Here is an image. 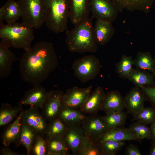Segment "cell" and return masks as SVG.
Instances as JSON below:
<instances>
[{"label":"cell","mask_w":155,"mask_h":155,"mask_svg":"<svg viewBox=\"0 0 155 155\" xmlns=\"http://www.w3.org/2000/svg\"><path fill=\"white\" fill-rule=\"evenodd\" d=\"M63 92L59 90H52L48 92L46 100L41 109L43 115L50 122L58 117L62 106Z\"/></svg>","instance_id":"obj_10"},{"label":"cell","mask_w":155,"mask_h":155,"mask_svg":"<svg viewBox=\"0 0 155 155\" xmlns=\"http://www.w3.org/2000/svg\"><path fill=\"white\" fill-rule=\"evenodd\" d=\"M154 68H155V54L154 58Z\"/></svg>","instance_id":"obj_44"},{"label":"cell","mask_w":155,"mask_h":155,"mask_svg":"<svg viewBox=\"0 0 155 155\" xmlns=\"http://www.w3.org/2000/svg\"><path fill=\"white\" fill-rule=\"evenodd\" d=\"M74 75L82 83L95 79L99 73L101 65L99 59L93 55L77 59L72 66Z\"/></svg>","instance_id":"obj_6"},{"label":"cell","mask_w":155,"mask_h":155,"mask_svg":"<svg viewBox=\"0 0 155 155\" xmlns=\"http://www.w3.org/2000/svg\"><path fill=\"white\" fill-rule=\"evenodd\" d=\"M82 126L86 135L97 140L108 129L102 117L97 114L90 115Z\"/></svg>","instance_id":"obj_13"},{"label":"cell","mask_w":155,"mask_h":155,"mask_svg":"<svg viewBox=\"0 0 155 155\" xmlns=\"http://www.w3.org/2000/svg\"><path fill=\"white\" fill-rule=\"evenodd\" d=\"M140 88L151 101L155 108V85L142 87Z\"/></svg>","instance_id":"obj_38"},{"label":"cell","mask_w":155,"mask_h":155,"mask_svg":"<svg viewBox=\"0 0 155 155\" xmlns=\"http://www.w3.org/2000/svg\"><path fill=\"white\" fill-rule=\"evenodd\" d=\"M103 155H115L125 145V141L108 140L100 143Z\"/></svg>","instance_id":"obj_34"},{"label":"cell","mask_w":155,"mask_h":155,"mask_svg":"<svg viewBox=\"0 0 155 155\" xmlns=\"http://www.w3.org/2000/svg\"><path fill=\"white\" fill-rule=\"evenodd\" d=\"M134 65L140 69L148 71L155 76L154 59L149 52H138L134 59Z\"/></svg>","instance_id":"obj_27"},{"label":"cell","mask_w":155,"mask_h":155,"mask_svg":"<svg viewBox=\"0 0 155 155\" xmlns=\"http://www.w3.org/2000/svg\"><path fill=\"white\" fill-rule=\"evenodd\" d=\"M48 155H69L71 150L63 137H54L46 139Z\"/></svg>","instance_id":"obj_23"},{"label":"cell","mask_w":155,"mask_h":155,"mask_svg":"<svg viewBox=\"0 0 155 155\" xmlns=\"http://www.w3.org/2000/svg\"><path fill=\"white\" fill-rule=\"evenodd\" d=\"M148 153L149 155H155V140L152 141Z\"/></svg>","instance_id":"obj_43"},{"label":"cell","mask_w":155,"mask_h":155,"mask_svg":"<svg viewBox=\"0 0 155 155\" xmlns=\"http://www.w3.org/2000/svg\"><path fill=\"white\" fill-rule=\"evenodd\" d=\"M9 48L0 43V78H5L10 75L13 64L17 60Z\"/></svg>","instance_id":"obj_22"},{"label":"cell","mask_w":155,"mask_h":155,"mask_svg":"<svg viewBox=\"0 0 155 155\" xmlns=\"http://www.w3.org/2000/svg\"><path fill=\"white\" fill-rule=\"evenodd\" d=\"M22 111L15 120L4 132L2 137V142L4 146L8 147L13 142L18 140L21 131V119Z\"/></svg>","instance_id":"obj_25"},{"label":"cell","mask_w":155,"mask_h":155,"mask_svg":"<svg viewBox=\"0 0 155 155\" xmlns=\"http://www.w3.org/2000/svg\"><path fill=\"white\" fill-rule=\"evenodd\" d=\"M125 108L124 98L117 90H113L105 94L102 102L100 110L106 114L120 112Z\"/></svg>","instance_id":"obj_15"},{"label":"cell","mask_w":155,"mask_h":155,"mask_svg":"<svg viewBox=\"0 0 155 155\" xmlns=\"http://www.w3.org/2000/svg\"><path fill=\"white\" fill-rule=\"evenodd\" d=\"M5 21L4 13L2 6L0 8V26L3 25V22Z\"/></svg>","instance_id":"obj_42"},{"label":"cell","mask_w":155,"mask_h":155,"mask_svg":"<svg viewBox=\"0 0 155 155\" xmlns=\"http://www.w3.org/2000/svg\"><path fill=\"white\" fill-rule=\"evenodd\" d=\"M108 140L120 141L141 140L131 129L123 127L108 129L97 139L100 143Z\"/></svg>","instance_id":"obj_17"},{"label":"cell","mask_w":155,"mask_h":155,"mask_svg":"<svg viewBox=\"0 0 155 155\" xmlns=\"http://www.w3.org/2000/svg\"><path fill=\"white\" fill-rule=\"evenodd\" d=\"M33 154L35 155H44L47 153L46 140L42 136L38 135L36 136L32 147Z\"/></svg>","instance_id":"obj_37"},{"label":"cell","mask_w":155,"mask_h":155,"mask_svg":"<svg viewBox=\"0 0 155 155\" xmlns=\"http://www.w3.org/2000/svg\"><path fill=\"white\" fill-rule=\"evenodd\" d=\"M38 109L30 107L26 111H22L21 122L31 127L38 135L42 136L46 133L48 125L46 120Z\"/></svg>","instance_id":"obj_8"},{"label":"cell","mask_w":155,"mask_h":155,"mask_svg":"<svg viewBox=\"0 0 155 155\" xmlns=\"http://www.w3.org/2000/svg\"><path fill=\"white\" fill-rule=\"evenodd\" d=\"M67 126L57 118L50 122L46 133L47 138L63 137L66 131Z\"/></svg>","instance_id":"obj_33"},{"label":"cell","mask_w":155,"mask_h":155,"mask_svg":"<svg viewBox=\"0 0 155 155\" xmlns=\"http://www.w3.org/2000/svg\"><path fill=\"white\" fill-rule=\"evenodd\" d=\"M5 147L2 148L1 150V154L3 155H17L18 154L17 153L11 151V150Z\"/></svg>","instance_id":"obj_40"},{"label":"cell","mask_w":155,"mask_h":155,"mask_svg":"<svg viewBox=\"0 0 155 155\" xmlns=\"http://www.w3.org/2000/svg\"><path fill=\"white\" fill-rule=\"evenodd\" d=\"M152 74L133 69L127 79L136 86L140 88L144 86H155L154 76Z\"/></svg>","instance_id":"obj_26"},{"label":"cell","mask_w":155,"mask_h":155,"mask_svg":"<svg viewBox=\"0 0 155 155\" xmlns=\"http://www.w3.org/2000/svg\"><path fill=\"white\" fill-rule=\"evenodd\" d=\"M150 124V127L152 134V141L155 140V120Z\"/></svg>","instance_id":"obj_41"},{"label":"cell","mask_w":155,"mask_h":155,"mask_svg":"<svg viewBox=\"0 0 155 155\" xmlns=\"http://www.w3.org/2000/svg\"><path fill=\"white\" fill-rule=\"evenodd\" d=\"M85 135L81 125L73 124L67 126L63 137L73 155H76L80 145Z\"/></svg>","instance_id":"obj_16"},{"label":"cell","mask_w":155,"mask_h":155,"mask_svg":"<svg viewBox=\"0 0 155 155\" xmlns=\"http://www.w3.org/2000/svg\"><path fill=\"white\" fill-rule=\"evenodd\" d=\"M2 7L4 13L5 21L7 24L16 22L20 18L21 11L17 1L7 0Z\"/></svg>","instance_id":"obj_29"},{"label":"cell","mask_w":155,"mask_h":155,"mask_svg":"<svg viewBox=\"0 0 155 155\" xmlns=\"http://www.w3.org/2000/svg\"><path fill=\"white\" fill-rule=\"evenodd\" d=\"M129 128L133 130L141 140L144 139L152 140L151 130L147 125L134 121L130 124Z\"/></svg>","instance_id":"obj_36"},{"label":"cell","mask_w":155,"mask_h":155,"mask_svg":"<svg viewBox=\"0 0 155 155\" xmlns=\"http://www.w3.org/2000/svg\"><path fill=\"white\" fill-rule=\"evenodd\" d=\"M119 11L124 10L130 11H140L148 13L155 0H110Z\"/></svg>","instance_id":"obj_19"},{"label":"cell","mask_w":155,"mask_h":155,"mask_svg":"<svg viewBox=\"0 0 155 155\" xmlns=\"http://www.w3.org/2000/svg\"><path fill=\"white\" fill-rule=\"evenodd\" d=\"M90 0H70L69 19L75 25L89 18Z\"/></svg>","instance_id":"obj_14"},{"label":"cell","mask_w":155,"mask_h":155,"mask_svg":"<svg viewBox=\"0 0 155 155\" xmlns=\"http://www.w3.org/2000/svg\"><path fill=\"white\" fill-rule=\"evenodd\" d=\"M48 92L40 85L33 86L21 99L19 104L42 109L46 100Z\"/></svg>","instance_id":"obj_11"},{"label":"cell","mask_w":155,"mask_h":155,"mask_svg":"<svg viewBox=\"0 0 155 155\" xmlns=\"http://www.w3.org/2000/svg\"><path fill=\"white\" fill-rule=\"evenodd\" d=\"M90 7L92 18L112 23L119 12L110 0H90Z\"/></svg>","instance_id":"obj_7"},{"label":"cell","mask_w":155,"mask_h":155,"mask_svg":"<svg viewBox=\"0 0 155 155\" xmlns=\"http://www.w3.org/2000/svg\"><path fill=\"white\" fill-rule=\"evenodd\" d=\"M127 113L124 110L108 113L102 117L108 129L123 127L126 122Z\"/></svg>","instance_id":"obj_31"},{"label":"cell","mask_w":155,"mask_h":155,"mask_svg":"<svg viewBox=\"0 0 155 155\" xmlns=\"http://www.w3.org/2000/svg\"><path fill=\"white\" fill-rule=\"evenodd\" d=\"M125 154L127 155H142V153L136 146L130 144L126 148Z\"/></svg>","instance_id":"obj_39"},{"label":"cell","mask_w":155,"mask_h":155,"mask_svg":"<svg viewBox=\"0 0 155 155\" xmlns=\"http://www.w3.org/2000/svg\"><path fill=\"white\" fill-rule=\"evenodd\" d=\"M88 117L79 109L63 106L57 118L68 126L77 124L82 125Z\"/></svg>","instance_id":"obj_21"},{"label":"cell","mask_w":155,"mask_h":155,"mask_svg":"<svg viewBox=\"0 0 155 155\" xmlns=\"http://www.w3.org/2000/svg\"><path fill=\"white\" fill-rule=\"evenodd\" d=\"M58 65L53 44L41 41L25 51L20 59L19 71L23 80L33 86L40 85Z\"/></svg>","instance_id":"obj_1"},{"label":"cell","mask_w":155,"mask_h":155,"mask_svg":"<svg viewBox=\"0 0 155 155\" xmlns=\"http://www.w3.org/2000/svg\"><path fill=\"white\" fill-rule=\"evenodd\" d=\"M65 42L69 50L79 53H94L98 49L92 19L89 18L66 31Z\"/></svg>","instance_id":"obj_2"},{"label":"cell","mask_w":155,"mask_h":155,"mask_svg":"<svg viewBox=\"0 0 155 155\" xmlns=\"http://www.w3.org/2000/svg\"><path fill=\"white\" fill-rule=\"evenodd\" d=\"M92 85L79 88L74 87L67 90L62 98L63 106L79 109L91 92Z\"/></svg>","instance_id":"obj_9"},{"label":"cell","mask_w":155,"mask_h":155,"mask_svg":"<svg viewBox=\"0 0 155 155\" xmlns=\"http://www.w3.org/2000/svg\"><path fill=\"white\" fill-rule=\"evenodd\" d=\"M141 89L135 86L131 89L124 98L127 113L134 116L144 108L145 97Z\"/></svg>","instance_id":"obj_12"},{"label":"cell","mask_w":155,"mask_h":155,"mask_svg":"<svg viewBox=\"0 0 155 155\" xmlns=\"http://www.w3.org/2000/svg\"><path fill=\"white\" fill-rule=\"evenodd\" d=\"M94 29L98 44L101 46L108 43L115 34V29L110 22L96 20Z\"/></svg>","instance_id":"obj_20"},{"label":"cell","mask_w":155,"mask_h":155,"mask_svg":"<svg viewBox=\"0 0 155 155\" xmlns=\"http://www.w3.org/2000/svg\"><path fill=\"white\" fill-rule=\"evenodd\" d=\"M133 65L134 59L132 56L123 55L120 61L116 65V71L120 76L127 78Z\"/></svg>","instance_id":"obj_32"},{"label":"cell","mask_w":155,"mask_h":155,"mask_svg":"<svg viewBox=\"0 0 155 155\" xmlns=\"http://www.w3.org/2000/svg\"><path fill=\"white\" fill-rule=\"evenodd\" d=\"M22 105L12 107L8 103H3L0 110V126L7 124L16 117L22 109Z\"/></svg>","instance_id":"obj_30"},{"label":"cell","mask_w":155,"mask_h":155,"mask_svg":"<svg viewBox=\"0 0 155 155\" xmlns=\"http://www.w3.org/2000/svg\"><path fill=\"white\" fill-rule=\"evenodd\" d=\"M44 23L47 28L57 34L67 30L70 0H43Z\"/></svg>","instance_id":"obj_4"},{"label":"cell","mask_w":155,"mask_h":155,"mask_svg":"<svg viewBox=\"0 0 155 155\" xmlns=\"http://www.w3.org/2000/svg\"><path fill=\"white\" fill-rule=\"evenodd\" d=\"M22 22L33 29L44 23L43 0H18Z\"/></svg>","instance_id":"obj_5"},{"label":"cell","mask_w":155,"mask_h":155,"mask_svg":"<svg viewBox=\"0 0 155 155\" xmlns=\"http://www.w3.org/2000/svg\"><path fill=\"white\" fill-rule=\"evenodd\" d=\"M103 89L100 87L92 92L79 109L86 114H97L105 95Z\"/></svg>","instance_id":"obj_18"},{"label":"cell","mask_w":155,"mask_h":155,"mask_svg":"<svg viewBox=\"0 0 155 155\" xmlns=\"http://www.w3.org/2000/svg\"><path fill=\"white\" fill-rule=\"evenodd\" d=\"M76 155H103L100 143L86 135L80 145Z\"/></svg>","instance_id":"obj_24"},{"label":"cell","mask_w":155,"mask_h":155,"mask_svg":"<svg viewBox=\"0 0 155 155\" xmlns=\"http://www.w3.org/2000/svg\"><path fill=\"white\" fill-rule=\"evenodd\" d=\"M132 121H136L146 125L151 124L155 120V108L146 107L133 116Z\"/></svg>","instance_id":"obj_35"},{"label":"cell","mask_w":155,"mask_h":155,"mask_svg":"<svg viewBox=\"0 0 155 155\" xmlns=\"http://www.w3.org/2000/svg\"><path fill=\"white\" fill-rule=\"evenodd\" d=\"M33 29L22 22L3 24L0 26V43L9 48L27 51L31 48L34 38Z\"/></svg>","instance_id":"obj_3"},{"label":"cell","mask_w":155,"mask_h":155,"mask_svg":"<svg viewBox=\"0 0 155 155\" xmlns=\"http://www.w3.org/2000/svg\"><path fill=\"white\" fill-rule=\"evenodd\" d=\"M37 135L36 132L31 127L21 123L18 141L19 143L25 147L28 155H29L32 151L33 143Z\"/></svg>","instance_id":"obj_28"}]
</instances>
